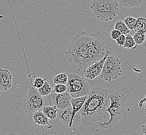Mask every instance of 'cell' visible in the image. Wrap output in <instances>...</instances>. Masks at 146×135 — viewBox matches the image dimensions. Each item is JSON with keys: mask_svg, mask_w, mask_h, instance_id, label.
<instances>
[{"mask_svg": "<svg viewBox=\"0 0 146 135\" xmlns=\"http://www.w3.org/2000/svg\"><path fill=\"white\" fill-rule=\"evenodd\" d=\"M58 118L62 124L67 126L69 128H72V107L71 106L64 110H58Z\"/></svg>", "mask_w": 146, "mask_h": 135, "instance_id": "obj_11", "label": "cell"}, {"mask_svg": "<svg viewBox=\"0 0 146 135\" xmlns=\"http://www.w3.org/2000/svg\"><path fill=\"white\" fill-rule=\"evenodd\" d=\"M40 95L42 97H46L51 94L53 91L52 86L49 82L45 81L44 85L41 88L36 89Z\"/></svg>", "mask_w": 146, "mask_h": 135, "instance_id": "obj_16", "label": "cell"}, {"mask_svg": "<svg viewBox=\"0 0 146 135\" xmlns=\"http://www.w3.org/2000/svg\"><path fill=\"white\" fill-rule=\"evenodd\" d=\"M67 91V86L64 84H56L53 88V93L56 94H62Z\"/></svg>", "mask_w": 146, "mask_h": 135, "instance_id": "obj_22", "label": "cell"}, {"mask_svg": "<svg viewBox=\"0 0 146 135\" xmlns=\"http://www.w3.org/2000/svg\"><path fill=\"white\" fill-rule=\"evenodd\" d=\"M33 120L35 124L41 126L50 125V119L47 117L44 113L41 111H38L33 114Z\"/></svg>", "mask_w": 146, "mask_h": 135, "instance_id": "obj_12", "label": "cell"}, {"mask_svg": "<svg viewBox=\"0 0 146 135\" xmlns=\"http://www.w3.org/2000/svg\"><path fill=\"white\" fill-rule=\"evenodd\" d=\"M110 54V52L107 50L106 55L104 58L100 60L98 62H95L93 65H91L86 69H85L84 71L85 77L88 79H93L96 78L97 76H100L102 72L106 60Z\"/></svg>", "mask_w": 146, "mask_h": 135, "instance_id": "obj_8", "label": "cell"}, {"mask_svg": "<svg viewBox=\"0 0 146 135\" xmlns=\"http://www.w3.org/2000/svg\"><path fill=\"white\" fill-rule=\"evenodd\" d=\"M141 130L143 135H146V124L141 126Z\"/></svg>", "mask_w": 146, "mask_h": 135, "instance_id": "obj_26", "label": "cell"}, {"mask_svg": "<svg viewBox=\"0 0 146 135\" xmlns=\"http://www.w3.org/2000/svg\"><path fill=\"white\" fill-rule=\"evenodd\" d=\"M122 74V60L115 56L109 55L106 60L100 77L106 82H111L121 76Z\"/></svg>", "mask_w": 146, "mask_h": 135, "instance_id": "obj_6", "label": "cell"}, {"mask_svg": "<svg viewBox=\"0 0 146 135\" xmlns=\"http://www.w3.org/2000/svg\"><path fill=\"white\" fill-rule=\"evenodd\" d=\"M91 9L99 21H113L120 14V3L117 0H92Z\"/></svg>", "mask_w": 146, "mask_h": 135, "instance_id": "obj_4", "label": "cell"}, {"mask_svg": "<svg viewBox=\"0 0 146 135\" xmlns=\"http://www.w3.org/2000/svg\"><path fill=\"white\" fill-rule=\"evenodd\" d=\"M122 6L127 8H133L141 5L146 0H117Z\"/></svg>", "mask_w": 146, "mask_h": 135, "instance_id": "obj_15", "label": "cell"}, {"mask_svg": "<svg viewBox=\"0 0 146 135\" xmlns=\"http://www.w3.org/2000/svg\"><path fill=\"white\" fill-rule=\"evenodd\" d=\"M136 21L137 19L134 17L133 16L129 15L126 17L123 21L129 29L130 30H133Z\"/></svg>", "mask_w": 146, "mask_h": 135, "instance_id": "obj_20", "label": "cell"}, {"mask_svg": "<svg viewBox=\"0 0 146 135\" xmlns=\"http://www.w3.org/2000/svg\"><path fill=\"white\" fill-rule=\"evenodd\" d=\"M145 100H146V103H145V109H146V97H145Z\"/></svg>", "mask_w": 146, "mask_h": 135, "instance_id": "obj_27", "label": "cell"}, {"mask_svg": "<svg viewBox=\"0 0 146 135\" xmlns=\"http://www.w3.org/2000/svg\"><path fill=\"white\" fill-rule=\"evenodd\" d=\"M122 34L119 30L114 29L112 30L111 32V38L112 40H116L117 38H118L119 37H120Z\"/></svg>", "mask_w": 146, "mask_h": 135, "instance_id": "obj_24", "label": "cell"}, {"mask_svg": "<svg viewBox=\"0 0 146 135\" xmlns=\"http://www.w3.org/2000/svg\"><path fill=\"white\" fill-rule=\"evenodd\" d=\"M110 91L102 87L92 88L88 98L80 110L82 124L85 126H90L107 116L109 106Z\"/></svg>", "mask_w": 146, "mask_h": 135, "instance_id": "obj_2", "label": "cell"}, {"mask_svg": "<svg viewBox=\"0 0 146 135\" xmlns=\"http://www.w3.org/2000/svg\"><path fill=\"white\" fill-rule=\"evenodd\" d=\"M106 53L105 44L97 35L82 32L72 38L66 54L71 66L81 71L104 58Z\"/></svg>", "mask_w": 146, "mask_h": 135, "instance_id": "obj_1", "label": "cell"}, {"mask_svg": "<svg viewBox=\"0 0 146 135\" xmlns=\"http://www.w3.org/2000/svg\"><path fill=\"white\" fill-rule=\"evenodd\" d=\"M125 39L126 35L122 34L120 37H119L118 38H117L115 41L117 42V44L118 45H119L120 46H123L125 44Z\"/></svg>", "mask_w": 146, "mask_h": 135, "instance_id": "obj_25", "label": "cell"}, {"mask_svg": "<svg viewBox=\"0 0 146 135\" xmlns=\"http://www.w3.org/2000/svg\"><path fill=\"white\" fill-rule=\"evenodd\" d=\"M46 81V79H43L41 77H37L36 78L33 82H32V86L36 88V89H38L41 88V87L43 86L44 85L45 82Z\"/></svg>", "mask_w": 146, "mask_h": 135, "instance_id": "obj_23", "label": "cell"}, {"mask_svg": "<svg viewBox=\"0 0 146 135\" xmlns=\"http://www.w3.org/2000/svg\"><path fill=\"white\" fill-rule=\"evenodd\" d=\"M114 29L119 30L122 34L125 35L129 34V33L131 31V30L126 26L124 21L121 20L117 21L115 22L114 25Z\"/></svg>", "mask_w": 146, "mask_h": 135, "instance_id": "obj_18", "label": "cell"}, {"mask_svg": "<svg viewBox=\"0 0 146 135\" xmlns=\"http://www.w3.org/2000/svg\"><path fill=\"white\" fill-rule=\"evenodd\" d=\"M12 73L6 69L0 68V90L7 91L12 86Z\"/></svg>", "mask_w": 146, "mask_h": 135, "instance_id": "obj_10", "label": "cell"}, {"mask_svg": "<svg viewBox=\"0 0 146 135\" xmlns=\"http://www.w3.org/2000/svg\"><path fill=\"white\" fill-rule=\"evenodd\" d=\"M42 111L50 120H55L58 118V109L56 106H44Z\"/></svg>", "mask_w": 146, "mask_h": 135, "instance_id": "obj_13", "label": "cell"}, {"mask_svg": "<svg viewBox=\"0 0 146 135\" xmlns=\"http://www.w3.org/2000/svg\"><path fill=\"white\" fill-rule=\"evenodd\" d=\"M68 74L61 73L56 75L53 79V82L55 84H67Z\"/></svg>", "mask_w": 146, "mask_h": 135, "instance_id": "obj_17", "label": "cell"}, {"mask_svg": "<svg viewBox=\"0 0 146 135\" xmlns=\"http://www.w3.org/2000/svg\"><path fill=\"white\" fill-rule=\"evenodd\" d=\"M67 91L72 98L88 95L91 87L88 81L83 76L76 73L68 74Z\"/></svg>", "mask_w": 146, "mask_h": 135, "instance_id": "obj_5", "label": "cell"}, {"mask_svg": "<svg viewBox=\"0 0 146 135\" xmlns=\"http://www.w3.org/2000/svg\"><path fill=\"white\" fill-rule=\"evenodd\" d=\"M50 97L54 106H56L58 110H64L71 106V101L72 98L68 91L62 94L52 92Z\"/></svg>", "mask_w": 146, "mask_h": 135, "instance_id": "obj_9", "label": "cell"}, {"mask_svg": "<svg viewBox=\"0 0 146 135\" xmlns=\"http://www.w3.org/2000/svg\"><path fill=\"white\" fill-rule=\"evenodd\" d=\"M0 96H1V93H0Z\"/></svg>", "mask_w": 146, "mask_h": 135, "instance_id": "obj_28", "label": "cell"}, {"mask_svg": "<svg viewBox=\"0 0 146 135\" xmlns=\"http://www.w3.org/2000/svg\"><path fill=\"white\" fill-rule=\"evenodd\" d=\"M133 38L136 44L137 45H141L146 40V34H142L139 33L135 32L133 35Z\"/></svg>", "mask_w": 146, "mask_h": 135, "instance_id": "obj_21", "label": "cell"}, {"mask_svg": "<svg viewBox=\"0 0 146 135\" xmlns=\"http://www.w3.org/2000/svg\"><path fill=\"white\" fill-rule=\"evenodd\" d=\"M43 97L38 93L36 88L32 85L29 87L28 92L25 96L23 103L24 111L28 114H33L35 112L41 111L44 107Z\"/></svg>", "mask_w": 146, "mask_h": 135, "instance_id": "obj_7", "label": "cell"}, {"mask_svg": "<svg viewBox=\"0 0 146 135\" xmlns=\"http://www.w3.org/2000/svg\"><path fill=\"white\" fill-rule=\"evenodd\" d=\"M136 43L133 37L130 34L126 35L125 42L123 47L127 49H134L136 48Z\"/></svg>", "mask_w": 146, "mask_h": 135, "instance_id": "obj_19", "label": "cell"}, {"mask_svg": "<svg viewBox=\"0 0 146 135\" xmlns=\"http://www.w3.org/2000/svg\"><path fill=\"white\" fill-rule=\"evenodd\" d=\"M109 98L110 103L107 111L110 118L107 122L98 123L99 126L104 129H112L116 126L125 111L126 97L124 94L119 91H110Z\"/></svg>", "mask_w": 146, "mask_h": 135, "instance_id": "obj_3", "label": "cell"}, {"mask_svg": "<svg viewBox=\"0 0 146 135\" xmlns=\"http://www.w3.org/2000/svg\"></svg>", "mask_w": 146, "mask_h": 135, "instance_id": "obj_29", "label": "cell"}, {"mask_svg": "<svg viewBox=\"0 0 146 135\" xmlns=\"http://www.w3.org/2000/svg\"><path fill=\"white\" fill-rule=\"evenodd\" d=\"M134 30L135 32L144 34L146 32V18L139 17L137 19L135 25Z\"/></svg>", "mask_w": 146, "mask_h": 135, "instance_id": "obj_14", "label": "cell"}]
</instances>
